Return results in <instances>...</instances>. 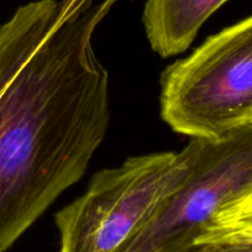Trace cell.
I'll list each match as a JSON object with an SVG mask.
<instances>
[{
    "mask_svg": "<svg viewBox=\"0 0 252 252\" xmlns=\"http://www.w3.org/2000/svg\"><path fill=\"white\" fill-rule=\"evenodd\" d=\"M161 117L191 138L218 139L252 121V16L209 37L162 73Z\"/></svg>",
    "mask_w": 252,
    "mask_h": 252,
    "instance_id": "obj_2",
    "label": "cell"
},
{
    "mask_svg": "<svg viewBox=\"0 0 252 252\" xmlns=\"http://www.w3.org/2000/svg\"><path fill=\"white\" fill-rule=\"evenodd\" d=\"M57 0H38L20 6L0 25V95L59 17Z\"/></svg>",
    "mask_w": 252,
    "mask_h": 252,
    "instance_id": "obj_6",
    "label": "cell"
},
{
    "mask_svg": "<svg viewBox=\"0 0 252 252\" xmlns=\"http://www.w3.org/2000/svg\"><path fill=\"white\" fill-rule=\"evenodd\" d=\"M118 0H61L53 29L0 95V252L83 177L110 123L93 37Z\"/></svg>",
    "mask_w": 252,
    "mask_h": 252,
    "instance_id": "obj_1",
    "label": "cell"
},
{
    "mask_svg": "<svg viewBox=\"0 0 252 252\" xmlns=\"http://www.w3.org/2000/svg\"><path fill=\"white\" fill-rule=\"evenodd\" d=\"M206 233L252 234V189L224 207L203 234Z\"/></svg>",
    "mask_w": 252,
    "mask_h": 252,
    "instance_id": "obj_7",
    "label": "cell"
},
{
    "mask_svg": "<svg viewBox=\"0 0 252 252\" xmlns=\"http://www.w3.org/2000/svg\"><path fill=\"white\" fill-rule=\"evenodd\" d=\"M191 252H252V234L206 233Z\"/></svg>",
    "mask_w": 252,
    "mask_h": 252,
    "instance_id": "obj_8",
    "label": "cell"
},
{
    "mask_svg": "<svg viewBox=\"0 0 252 252\" xmlns=\"http://www.w3.org/2000/svg\"><path fill=\"white\" fill-rule=\"evenodd\" d=\"M186 175L122 252H191L214 217L252 189V123L218 139L192 138Z\"/></svg>",
    "mask_w": 252,
    "mask_h": 252,
    "instance_id": "obj_4",
    "label": "cell"
},
{
    "mask_svg": "<svg viewBox=\"0 0 252 252\" xmlns=\"http://www.w3.org/2000/svg\"><path fill=\"white\" fill-rule=\"evenodd\" d=\"M251 123H252V121H251Z\"/></svg>",
    "mask_w": 252,
    "mask_h": 252,
    "instance_id": "obj_9",
    "label": "cell"
},
{
    "mask_svg": "<svg viewBox=\"0 0 252 252\" xmlns=\"http://www.w3.org/2000/svg\"><path fill=\"white\" fill-rule=\"evenodd\" d=\"M186 175L181 152L138 155L91 179L54 217L61 252H122Z\"/></svg>",
    "mask_w": 252,
    "mask_h": 252,
    "instance_id": "obj_3",
    "label": "cell"
},
{
    "mask_svg": "<svg viewBox=\"0 0 252 252\" xmlns=\"http://www.w3.org/2000/svg\"><path fill=\"white\" fill-rule=\"evenodd\" d=\"M229 0H147L143 25L153 51L161 57L182 53L202 25Z\"/></svg>",
    "mask_w": 252,
    "mask_h": 252,
    "instance_id": "obj_5",
    "label": "cell"
}]
</instances>
